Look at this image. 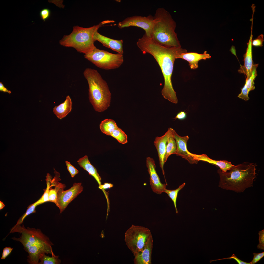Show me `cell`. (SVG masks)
<instances>
[{"instance_id": "obj_1", "label": "cell", "mask_w": 264, "mask_h": 264, "mask_svg": "<svg viewBox=\"0 0 264 264\" xmlns=\"http://www.w3.org/2000/svg\"><path fill=\"white\" fill-rule=\"evenodd\" d=\"M136 44L142 53H148L155 59L160 67L164 79L162 95L165 99L175 104L178 100L172 85L171 77L174 63L177 57L187 52L186 49L180 48H167L154 42L145 33L139 38Z\"/></svg>"}, {"instance_id": "obj_2", "label": "cell", "mask_w": 264, "mask_h": 264, "mask_svg": "<svg viewBox=\"0 0 264 264\" xmlns=\"http://www.w3.org/2000/svg\"><path fill=\"white\" fill-rule=\"evenodd\" d=\"M18 232L21 235L18 238H11L20 242L28 254L27 261L30 264H39V259L44 253L55 256L52 246L53 244L49 238L41 230L34 228H26L23 225H15L11 229L9 234Z\"/></svg>"}, {"instance_id": "obj_3", "label": "cell", "mask_w": 264, "mask_h": 264, "mask_svg": "<svg viewBox=\"0 0 264 264\" xmlns=\"http://www.w3.org/2000/svg\"><path fill=\"white\" fill-rule=\"evenodd\" d=\"M256 164L244 162L233 165L225 172L218 170L220 179L219 186L227 190L243 192L253 186L256 177Z\"/></svg>"}, {"instance_id": "obj_4", "label": "cell", "mask_w": 264, "mask_h": 264, "mask_svg": "<svg viewBox=\"0 0 264 264\" xmlns=\"http://www.w3.org/2000/svg\"><path fill=\"white\" fill-rule=\"evenodd\" d=\"M150 38L154 42L167 48L181 47L175 32L176 24L170 13L163 8H158Z\"/></svg>"}, {"instance_id": "obj_5", "label": "cell", "mask_w": 264, "mask_h": 264, "mask_svg": "<svg viewBox=\"0 0 264 264\" xmlns=\"http://www.w3.org/2000/svg\"><path fill=\"white\" fill-rule=\"evenodd\" d=\"M83 74L88 85L90 102L96 111H104L111 101V93L107 83L96 69L87 68Z\"/></svg>"}, {"instance_id": "obj_6", "label": "cell", "mask_w": 264, "mask_h": 264, "mask_svg": "<svg viewBox=\"0 0 264 264\" xmlns=\"http://www.w3.org/2000/svg\"><path fill=\"white\" fill-rule=\"evenodd\" d=\"M114 22L113 20L104 21L99 24L87 28L74 26L71 33L64 36L60 40L59 44L64 47L74 48L78 52L85 54L89 53L96 47L93 38L95 32L104 25Z\"/></svg>"}, {"instance_id": "obj_7", "label": "cell", "mask_w": 264, "mask_h": 264, "mask_svg": "<svg viewBox=\"0 0 264 264\" xmlns=\"http://www.w3.org/2000/svg\"><path fill=\"white\" fill-rule=\"evenodd\" d=\"M84 58L96 66L105 70L119 68L124 62L123 54H114L96 47L92 51L84 55Z\"/></svg>"}, {"instance_id": "obj_8", "label": "cell", "mask_w": 264, "mask_h": 264, "mask_svg": "<svg viewBox=\"0 0 264 264\" xmlns=\"http://www.w3.org/2000/svg\"><path fill=\"white\" fill-rule=\"evenodd\" d=\"M151 235L150 231L147 228L132 225L125 232L124 240L134 256L143 250Z\"/></svg>"}, {"instance_id": "obj_9", "label": "cell", "mask_w": 264, "mask_h": 264, "mask_svg": "<svg viewBox=\"0 0 264 264\" xmlns=\"http://www.w3.org/2000/svg\"><path fill=\"white\" fill-rule=\"evenodd\" d=\"M66 187L64 185L60 187L57 192V205L60 213L65 210L69 204L83 191V188L81 183L73 184L69 189L64 190Z\"/></svg>"}, {"instance_id": "obj_10", "label": "cell", "mask_w": 264, "mask_h": 264, "mask_svg": "<svg viewBox=\"0 0 264 264\" xmlns=\"http://www.w3.org/2000/svg\"><path fill=\"white\" fill-rule=\"evenodd\" d=\"M154 22V17L151 15L147 16H135L128 17L119 22L118 26L120 28L134 26L143 29L145 33L150 37Z\"/></svg>"}, {"instance_id": "obj_11", "label": "cell", "mask_w": 264, "mask_h": 264, "mask_svg": "<svg viewBox=\"0 0 264 264\" xmlns=\"http://www.w3.org/2000/svg\"><path fill=\"white\" fill-rule=\"evenodd\" d=\"M146 165L150 176V182L152 191L158 194L164 192L166 185L162 183L156 170V165L154 160L150 157L146 158Z\"/></svg>"}, {"instance_id": "obj_12", "label": "cell", "mask_w": 264, "mask_h": 264, "mask_svg": "<svg viewBox=\"0 0 264 264\" xmlns=\"http://www.w3.org/2000/svg\"><path fill=\"white\" fill-rule=\"evenodd\" d=\"M175 131L172 128H169L165 133L161 137H156L154 142V145L157 150L159 157V165L162 171L163 174L164 175V158L165 155L167 140L170 136Z\"/></svg>"}, {"instance_id": "obj_13", "label": "cell", "mask_w": 264, "mask_h": 264, "mask_svg": "<svg viewBox=\"0 0 264 264\" xmlns=\"http://www.w3.org/2000/svg\"><path fill=\"white\" fill-rule=\"evenodd\" d=\"M174 136L177 145V150L175 154L184 158L191 164L197 163L198 161L195 159L192 153L189 152L187 149V143L189 137L188 136H180L175 131L174 133Z\"/></svg>"}, {"instance_id": "obj_14", "label": "cell", "mask_w": 264, "mask_h": 264, "mask_svg": "<svg viewBox=\"0 0 264 264\" xmlns=\"http://www.w3.org/2000/svg\"><path fill=\"white\" fill-rule=\"evenodd\" d=\"M253 25L251 24L250 36L249 41L247 43V48L246 52L244 55V64L243 65L241 66L238 70L239 73L244 74L246 75V79L248 78L251 75L254 65L252 60V51Z\"/></svg>"}, {"instance_id": "obj_15", "label": "cell", "mask_w": 264, "mask_h": 264, "mask_svg": "<svg viewBox=\"0 0 264 264\" xmlns=\"http://www.w3.org/2000/svg\"><path fill=\"white\" fill-rule=\"evenodd\" d=\"M93 38L95 41H98L104 46L117 52L118 53L123 54L122 40H116L106 37L99 33L98 30L94 33Z\"/></svg>"}, {"instance_id": "obj_16", "label": "cell", "mask_w": 264, "mask_h": 264, "mask_svg": "<svg viewBox=\"0 0 264 264\" xmlns=\"http://www.w3.org/2000/svg\"><path fill=\"white\" fill-rule=\"evenodd\" d=\"M152 235L148 240L143 250L135 256L134 262L135 264H151L153 247Z\"/></svg>"}, {"instance_id": "obj_17", "label": "cell", "mask_w": 264, "mask_h": 264, "mask_svg": "<svg viewBox=\"0 0 264 264\" xmlns=\"http://www.w3.org/2000/svg\"><path fill=\"white\" fill-rule=\"evenodd\" d=\"M211 57L210 55L205 51L203 54H200L196 52H190L183 53L179 55L176 59L180 58L188 61L191 69H195L198 67V63L201 60H206Z\"/></svg>"}, {"instance_id": "obj_18", "label": "cell", "mask_w": 264, "mask_h": 264, "mask_svg": "<svg viewBox=\"0 0 264 264\" xmlns=\"http://www.w3.org/2000/svg\"><path fill=\"white\" fill-rule=\"evenodd\" d=\"M72 107L71 99L69 95H67L64 102L54 107L53 108V112L58 118L61 119L71 112Z\"/></svg>"}, {"instance_id": "obj_19", "label": "cell", "mask_w": 264, "mask_h": 264, "mask_svg": "<svg viewBox=\"0 0 264 264\" xmlns=\"http://www.w3.org/2000/svg\"><path fill=\"white\" fill-rule=\"evenodd\" d=\"M194 159L198 161H202L215 165L218 166L223 172H225L234 165L231 162L226 160H213L205 154L198 155L192 153Z\"/></svg>"}, {"instance_id": "obj_20", "label": "cell", "mask_w": 264, "mask_h": 264, "mask_svg": "<svg viewBox=\"0 0 264 264\" xmlns=\"http://www.w3.org/2000/svg\"><path fill=\"white\" fill-rule=\"evenodd\" d=\"M80 167L87 171L96 181L99 186L101 185V178L97 169L90 163L88 156L86 155L79 158L77 161Z\"/></svg>"}, {"instance_id": "obj_21", "label": "cell", "mask_w": 264, "mask_h": 264, "mask_svg": "<svg viewBox=\"0 0 264 264\" xmlns=\"http://www.w3.org/2000/svg\"><path fill=\"white\" fill-rule=\"evenodd\" d=\"M100 129L103 133L110 136L112 131L117 127L115 121L110 119H105L102 121L99 125Z\"/></svg>"}, {"instance_id": "obj_22", "label": "cell", "mask_w": 264, "mask_h": 264, "mask_svg": "<svg viewBox=\"0 0 264 264\" xmlns=\"http://www.w3.org/2000/svg\"><path fill=\"white\" fill-rule=\"evenodd\" d=\"M174 133L170 136L167 140L166 152L164 158L165 163L166 162L168 158L170 155L172 154H175L176 152L177 145L174 136Z\"/></svg>"}, {"instance_id": "obj_23", "label": "cell", "mask_w": 264, "mask_h": 264, "mask_svg": "<svg viewBox=\"0 0 264 264\" xmlns=\"http://www.w3.org/2000/svg\"><path fill=\"white\" fill-rule=\"evenodd\" d=\"M46 178V188L41 197L37 201L38 205L45 202H49V190L52 187L55 186V184L52 182V177L49 174H47Z\"/></svg>"}, {"instance_id": "obj_24", "label": "cell", "mask_w": 264, "mask_h": 264, "mask_svg": "<svg viewBox=\"0 0 264 264\" xmlns=\"http://www.w3.org/2000/svg\"><path fill=\"white\" fill-rule=\"evenodd\" d=\"M258 65V64H254L251 75L248 78L246 79L245 84L249 93L255 88L254 81L257 75L256 69Z\"/></svg>"}, {"instance_id": "obj_25", "label": "cell", "mask_w": 264, "mask_h": 264, "mask_svg": "<svg viewBox=\"0 0 264 264\" xmlns=\"http://www.w3.org/2000/svg\"><path fill=\"white\" fill-rule=\"evenodd\" d=\"M110 136L116 139L121 144H124L128 142L127 135L118 126L112 131Z\"/></svg>"}, {"instance_id": "obj_26", "label": "cell", "mask_w": 264, "mask_h": 264, "mask_svg": "<svg viewBox=\"0 0 264 264\" xmlns=\"http://www.w3.org/2000/svg\"><path fill=\"white\" fill-rule=\"evenodd\" d=\"M185 185V183H184L180 185L177 189L174 190H169L166 188L164 192L167 194L173 201L176 213H178L176 205L178 195L179 191L183 188Z\"/></svg>"}, {"instance_id": "obj_27", "label": "cell", "mask_w": 264, "mask_h": 264, "mask_svg": "<svg viewBox=\"0 0 264 264\" xmlns=\"http://www.w3.org/2000/svg\"><path fill=\"white\" fill-rule=\"evenodd\" d=\"M59 256H52L51 257L43 254L40 257L39 264H60L61 260L59 258Z\"/></svg>"}, {"instance_id": "obj_28", "label": "cell", "mask_w": 264, "mask_h": 264, "mask_svg": "<svg viewBox=\"0 0 264 264\" xmlns=\"http://www.w3.org/2000/svg\"><path fill=\"white\" fill-rule=\"evenodd\" d=\"M64 184L58 182L54 189L50 188L49 194V202H53L57 205V192L59 188Z\"/></svg>"}, {"instance_id": "obj_29", "label": "cell", "mask_w": 264, "mask_h": 264, "mask_svg": "<svg viewBox=\"0 0 264 264\" xmlns=\"http://www.w3.org/2000/svg\"><path fill=\"white\" fill-rule=\"evenodd\" d=\"M37 205H38L37 201L29 205L28 207L25 212L19 219L15 225H21L23 223L24 220L27 216L31 214L35 213V209Z\"/></svg>"}, {"instance_id": "obj_30", "label": "cell", "mask_w": 264, "mask_h": 264, "mask_svg": "<svg viewBox=\"0 0 264 264\" xmlns=\"http://www.w3.org/2000/svg\"><path fill=\"white\" fill-rule=\"evenodd\" d=\"M241 92L238 95V97L246 101H248L249 99L248 96L249 92L245 84L244 87L241 88Z\"/></svg>"}, {"instance_id": "obj_31", "label": "cell", "mask_w": 264, "mask_h": 264, "mask_svg": "<svg viewBox=\"0 0 264 264\" xmlns=\"http://www.w3.org/2000/svg\"><path fill=\"white\" fill-rule=\"evenodd\" d=\"M65 163L67 166V170L70 173L71 177H74L78 173V170L72 165L70 162L66 161Z\"/></svg>"}, {"instance_id": "obj_32", "label": "cell", "mask_w": 264, "mask_h": 264, "mask_svg": "<svg viewBox=\"0 0 264 264\" xmlns=\"http://www.w3.org/2000/svg\"><path fill=\"white\" fill-rule=\"evenodd\" d=\"M51 14L50 10L47 8H44L42 9L40 12V16L41 18L44 21L49 18Z\"/></svg>"}, {"instance_id": "obj_33", "label": "cell", "mask_w": 264, "mask_h": 264, "mask_svg": "<svg viewBox=\"0 0 264 264\" xmlns=\"http://www.w3.org/2000/svg\"><path fill=\"white\" fill-rule=\"evenodd\" d=\"M264 41V35L262 34H261L256 38L252 41V45L257 47H262Z\"/></svg>"}, {"instance_id": "obj_34", "label": "cell", "mask_w": 264, "mask_h": 264, "mask_svg": "<svg viewBox=\"0 0 264 264\" xmlns=\"http://www.w3.org/2000/svg\"><path fill=\"white\" fill-rule=\"evenodd\" d=\"M259 243L257 246L259 249L264 250V230L259 232Z\"/></svg>"}, {"instance_id": "obj_35", "label": "cell", "mask_w": 264, "mask_h": 264, "mask_svg": "<svg viewBox=\"0 0 264 264\" xmlns=\"http://www.w3.org/2000/svg\"><path fill=\"white\" fill-rule=\"evenodd\" d=\"M234 259V260H235L239 264H251L250 262H245L240 260L235 255V254H232V255L231 257L227 258H223L222 259H219L215 260H210V263H211L212 262L215 261L228 259Z\"/></svg>"}, {"instance_id": "obj_36", "label": "cell", "mask_w": 264, "mask_h": 264, "mask_svg": "<svg viewBox=\"0 0 264 264\" xmlns=\"http://www.w3.org/2000/svg\"><path fill=\"white\" fill-rule=\"evenodd\" d=\"M254 257L252 261L250 262L251 264L256 263L261 259L264 256V252L259 253H253Z\"/></svg>"}, {"instance_id": "obj_37", "label": "cell", "mask_w": 264, "mask_h": 264, "mask_svg": "<svg viewBox=\"0 0 264 264\" xmlns=\"http://www.w3.org/2000/svg\"><path fill=\"white\" fill-rule=\"evenodd\" d=\"M13 249V248L10 247H6L3 249L2 256V259H5L10 254Z\"/></svg>"}, {"instance_id": "obj_38", "label": "cell", "mask_w": 264, "mask_h": 264, "mask_svg": "<svg viewBox=\"0 0 264 264\" xmlns=\"http://www.w3.org/2000/svg\"><path fill=\"white\" fill-rule=\"evenodd\" d=\"M113 186V184L111 183H105L103 185L101 184L99 186L98 188L99 189L102 190L103 191L105 195H106V193L104 192V190L108 189H110Z\"/></svg>"}, {"instance_id": "obj_39", "label": "cell", "mask_w": 264, "mask_h": 264, "mask_svg": "<svg viewBox=\"0 0 264 264\" xmlns=\"http://www.w3.org/2000/svg\"><path fill=\"white\" fill-rule=\"evenodd\" d=\"M187 117V113L184 111H181L178 113L176 117L173 118L175 119H177L180 120H183L185 119Z\"/></svg>"}, {"instance_id": "obj_40", "label": "cell", "mask_w": 264, "mask_h": 264, "mask_svg": "<svg viewBox=\"0 0 264 264\" xmlns=\"http://www.w3.org/2000/svg\"><path fill=\"white\" fill-rule=\"evenodd\" d=\"M0 91L4 92H7L9 94L11 93V91L8 90L4 86L1 82H0Z\"/></svg>"}, {"instance_id": "obj_41", "label": "cell", "mask_w": 264, "mask_h": 264, "mask_svg": "<svg viewBox=\"0 0 264 264\" xmlns=\"http://www.w3.org/2000/svg\"><path fill=\"white\" fill-rule=\"evenodd\" d=\"M5 206V205L3 203L0 201V210H1Z\"/></svg>"}]
</instances>
